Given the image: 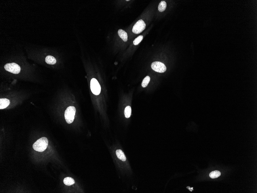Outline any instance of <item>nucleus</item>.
Returning a JSON list of instances; mask_svg holds the SVG:
<instances>
[{"mask_svg":"<svg viewBox=\"0 0 257 193\" xmlns=\"http://www.w3.org/2000/svg\"><path fill=\"white\" fill-rule=\"evenodd\" d=\"M167 7V4L165 1H162L159 3L158 6V10L159 12H162L165 10Z\"/></svg>","mask_w":257,"mask_h":193,"instance_id":"f8f14e48","label":"nucleus"},{"mask_svg":"<svg viewBox=\"0 0 257 193\" xmlns=\"http://www.w3.org/2000/svg\"><path fill=\"white\" fill-rule=\"evenodd\" d=\"M76 112V109L74 107L70 106L66 110L64 116L66 122L68 124H71L73 122L74 119V116Z\"/></svg>","mask_w":257,"mask_h":193,"instance_id":"f03ea898","label":"nucleus"},{"mask_svg":"<svg viewBox=\"0 0 257 193\" xmlns=\"http://www.w3.org/2000/svg\"><path fill=\"white\" fill-rule=\"evenodd\" d=\"M221 174L218 171H214L211 172L209 174L210 177L212 178H217L220 176Z\"/></svg>","mask_w":257,"mask_h":193,"instance_id":"4468645a","label":"nucleus"},{"mask_svg":"<svg viewBox=\"0 0 257 193\" xmlns=\"http://www.w3.org/2000/svg\"><path fill=\"white\" fill-rule=\"evenodd\" d=\"M4 68L7 71L14 74H18L20 72L19 66L15 63H7L4 66Z\"/></svg>","mask_w":257,"mask_h":193,"instance_id":"7ed1b4c3","label":"nucleus"},{"mask_svg":"<svg viewBox=\"0 0 257 193\" xmlns=\"http://www.w3.org/2000/svg\"><path fill=\"white\" fill-rule=\"evenodd\" d=\"M48 145V140L45 137L41 138L34 143L33 148L35 151L42 152L46 149Z\"/></svg>","mask_w":257,"mask_h":193,"instance_id":"f257e3e1","label":"nucleus"},{"mask_svg":"<svg viewBox=\"0 0 257 193\" xmlns=\"http://www.w3.org/2000/svg\"><path fill=\"white\" fill-rule=\"evenodd\" d=\"M118 33L120 38L124 41L126 42L127 41V34L125 31L122 29H119L118 31Z\"/></svg>","mask_w":257,"mask_h":193,"instance_id":"6e6552de","label":"nucleus"},{"mask_svg":"<svg viewBox=\"0 0 257 193\" xmlns=\"http://www.w3.org/2000/svg\"><path fill=\"white\" fill-rule=\"evenodd\" d=\"M125 116L126 118H129L131 116V108L130 106H127L124 110Z\"/></svg>","mask_w":257,"mask_h":193,"instance_id":"ddd939ff","label":"nucleus"},{"mask_svg":"<svg viewBox=\"0 0 257 193\" xmlns=\"http://www.w3.org/2000/svg\"><path fill=\"white\" fill-rule=\"evenodd\" d=\"M116 155L119 159L122 160V161H125L126 160V157L124 154V152L121 150H118L116 151Z\"/></svg>","mask_w":257,"mask_h":193,"instance_id":"1a4fd4ad","label":"nucleus"},{"mask_svg":"<svg viewBox=\"0 0 257 193\" xmlns=\"http://www.w3.org/2000/svg\"><path fill=\"white\" fill-rule=\"evenodd\" d=\"M143 35H139V36H138L137 38L134 41L133 44L134 45H137L139 44V43L141 42V41L143 40Z\"/></svg>","mask_w":257,"mask_h":193,"instance_id":"dca6fc26","label":"nucleus"},{"mask_svg":"<svg viewBox=\"0 0 257 193\" xmlns=\"http://www.w3.org/2000/svg\"><path fill=\"white\" fill-rule=\"evenodd\" d=\"M63 183L66 185L71 186L75 183V181L73 178L69 177L65 178L63 180Z\"/></svg>","mask_w":257,"mask_h":193,"instance_id":"9b49d317","label":"nucleus"},{"mask_svg":"<svg viewBox=\"0 0 257 193\" xmlns=\"http://www.w3.org/2000/svg\"><path fill=\"white\" fill-rule=\"evenodd\" d=\"M146 26L144 21L143 20H139L133 27V32L136 34H139L145 29Z\"/></svg>","mask_w":257,"mask_h":193,"instance_id":"423d86ee","label":"nucleus"},{"mask_svg":"<svg viewBox=\"0 0 257 193\" xmlns=\"http://www.w3.org/2000/svg\"><path fill=\"white\" fill-rule=\"evenodd\" d=\"M10 104V101L6 98L0 99V109H4L7 108Z\"/></svg>","mask_w":257,"mask_h":193,"instance_id":"0eeeda50","label":"nucleus"},{"mask_svg":"<svg viewBox=\"0 0 257 193\" xmlns=\"http://www.w3.org/2000/svg\"><path fill=\"white\" fill-rule=\"evenodd\" d=\"M151 68L156 72L163 73L166 71L167 68L163 63L158 61L153 62L151 64Z\"/></svg>","mask_w":257,"mask_h":193,"instance_id":"20e7f679","label":"nucleus"},{"mask_svg":"<svg viewBox=\"0 0 257 193\" xmlns=\"http://www.w3.org/2000/svg\"><path fill=\"white\" fill-rule=\"evenodd\" d=\"M150 77L149 76H147L144 79L142 83V86L143 88H145L148 85V84L150 81Z\"/></svg>","mask_w":257,"mask_h":193,"instance_id":"2eb2a0df","label":"nucleus"},{"mask_svg":"<svg viewBox=\"0 0 257 193\" xmlns=\"http://www.w3.org/2000/svg\"><path fill=\"white\" fill-rule=\"evenodd\" d=\"M90 86L91 91L94 94L98 95L100 93L101 87L96 79L93 78L91 79Z\"/></svg>","mask_w":257,"mask_h":193,"instance_id":"39448f33","label":"nucleus"},{"mask_svg":"<svg viewBox=\"0 0 257 193\" xmlns=\"http://www.w3.org/2000/svg\"><path fill=\"white\" fill-rule=\"evenodd\" d=\"M46 62L47 63L49 64H55L56 63V60L54 57L51 56H48L46 57Z\"/></svg>","mask_w":257,"mask_h":193,"instance_id":"9d476101","label":"nucleus"}]
</instances>
